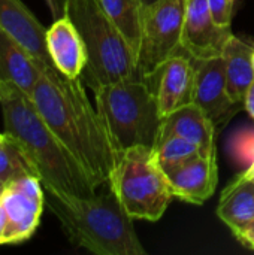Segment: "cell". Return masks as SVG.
Returning <instances> with one entry per match:
<instances>
[{
  "mask_svg": "<svg viewBox=\"0 0 254 255\" xmlns=\"http://www.w3.org/2000/svg\"><path fill=\"white\" fill-rule=\"evenodd\" d=\"M30 96L93 185H106L120 152L97 108L87 96L82 78L70 79L55 67H45Z\"/></svg>",
  "mask_w": 254,
  "mask_h": 255,
  "instance_id": "cell-1",
  "label": "cell"
},
{
  "mask_svg": "<svg viewBox=\"0 0 254 255\" xmlns=\"http://www.w3.org/2000/svg\"><path fill=\"white\" fill-rule=\"evenodd\" d=\"M3 131L27 157L46 193L85 197L97 191L85 170L49 128L31 96L12 82L0 81Z\"/></svg>",
  "mask_w": 254,
  "mask_h": 255,
  "instance_id": "cell-2",
  "label": "cell"
},
{
  "mask_svg": "<svg viewBox=\"0 0 254 255\" xmlns=\"http://www.w3.org/2000/svg\"><path fill=\"white\" fill-rule=\"evenodd\" d=\"M45 202L58 218L66 238L96 255H144L132 217L115 193L85 197H61L45 191Z\"/></svg>",
  "mask_w": 254,
  "mask_h": 255,
  "instance_id": "cell-3",
  "label": "cell"
},
{
  "mask_svg": "<svg viewBox=\"0 0 254 255\" xmlns=\"http://www.w3.org/2000/svg\"><path fill=\"white\" fill-rule=\"evenodd\" d=\"M64 13L72 19L87 48L84 84L100 85L138 76V60L100 0H64Z\"/></svg>",
  "mask_w": 254,
  "mask_h": 255,
  "instance_id": "cell-4",
  "label": "cell"
},
{
  "mask_svg": "<svg viewBox=\"0 0 254 255\" xmlns=\"http://www.w3.org/2000/svg\"><path fill=\"white\" fill-rule=\"evenodd\" d=\"M96 108L121 154L124 149L157 145L162 117L154 90L139 76H132L93 90Z\"/></svg>",
  "mask_w": 254,
  "mask_h": 255,
  "instance_id": "cell-5",
  "label": "cell"
},
{
  "mask_svg": "<svg viewBox=\"0 0 254 255\" xmlns=\"http://www.w3.org/2000/svg\"><path fill=\"white\" fill-rule=\"evenodd\" d=\"M108 185L133 220L159 221L174 199L154 149L144 145L130 146L120 154Z\"/></svg>",
  "mask_w": 254,
  "mask_h": 255,
  "instance_id": "cell-6",
  "label": "cell"
},
{
  "mask_svg": "<svg viewBox=\"0 0 254 255\" xmlns=\"http://www.w3.org/2000/svg\"><path fill=\"white\" fill-rule=\"evenodd\" d=\"M186 0H157L144 7L138 76L150 79L181 49Z\"/></svg>",
  "mask_w": 254,
  "mask_h": 255,
  "instance_id": "cell-7",
  "label": "cell"
},
{
  "mask_svg": "<svg viewBox=\"0 0 254 255\" xmlns=\"http://www.w3.org/2000/svg\"><path fill=\"white\" fill-rule=\"evenodd\" d=\"M0 200L7 217L3 245H18L28 241L39 227L43 205L46 203L40 179L27 175L10 181L6 184Z\"/></svg>",
  "mask_w": 254,
  "mask_h": 255,
  "instance_id": "cell-8",
  "label": "cell"
},
{
  "mask_svg": "<svg viewBox=\"0 0 254 255\" xmlns=\"http://www.w3.org/2000/svg\"><path fill=\"white\" fill-rule=\"evenodd\" d=\"M195 94L193 103H196L214 123V126H223L229 121L235 112L243 106L232 100L228 91L226 67L223 55L195 60Z\"/></svg>",
  "mask_w": 254,
  "mask_h": 255,
  "instance_id": "cell-9",
  "label": "cell"
},
{
  "mask_svg": "<svg viewBox=\"0 0 254 255\" xmlns=\"http://www.w3.org/2000/svg\"><path fill=\"white\" fill-rule=\"evenodd\" d=\"M231 36V27H222L214 21L208 0H186L181 49L189 57L205 60L223 55Z\"/></svg>",
  "mask_w": 254,
  "mask_h": 255,
  "instance_id": "cell-10",
  "label": "cell"
},
{
  "mask_svg": "<svg viewBox=\"0 0 254 255\" xmlns=\"http://www.w3.org/2000/svg\"><path fill=\"white\" fill-rule=\"evenodd\" d=\"M163 170L169 179L174 197L193 205H202L210 200L219 182L217 155H198Z\"/></svg>",
  "mask_w": 254,
  "mask_h": 255,
  "instance_id": "cell-11",
  "label": "cell"
},
{
  "mask_svg": "<svg viewBox=\"0 0 254 255\" xmlns=\"http://www.w3.org/2000/svg\"><path fill=\"white\" fill-rule=\"evenodd\" d=\"M157 88L154 90L160 117L165 118L174 111L193 103L195 64L184 51L172 55L159 72Z\"/></svg>",
  "mask_w": 254,
  "mask_h": 255,
  "instance_id": "cell-12",
  "label": "cell"
},
{
  "mask_svg": "<svg viewBox=\"0 0 254 255\" xmlns=\"http://www.w3.org/2000/svg\"><path fill=\"white\" fill-rule=\"evenodd\" d=\"M46 49L54 67L64 76L81 78L87 66V48L72 19L64 13L46 28Z\"/></svg>",
  "mask_w": 254,
  "mask_h": 255,
  "instance_id": "cell-13",
  "label": "cell"
},
{
  "mask_svg": "<svg viewBox=\"0 0 254 255\" xmlns=\"http://www.w3.org/2000/svg\"><path fill=\"white\" fill-rule=\"evenodd\" d=\"M0 25L43 66H54L46 49V28L21 0H0Z\"/></svg>",
  "mask_w": 254,
  "mask_h": 255,
  "instance_id": "cell-14",
  "label": "cell"
},
{
  "mask_svg": "<svg viewBox=\"0 0 254 255\" xmlns=\"http://www.w3.org/2000/svg\"><path fill=\"white\" fill-rule=\"evenodd\" d=\"M171 136H181L193 142L202 155H217L214 143L216 126L196 103L186 105L162 118L157 143Z\"/></svg>",
  "mask_w": 254,
  "mask_h": 255,
  "instance_id": "cell-15",
  "label": "cell"
},
{
  "mask_svg": "<svg viewBox=\"0 0 254 255\" xmlns=\"http://www.w3.org/2000/svg\"><path fill=\"white\" fill-rule=\"evenodd\" d=\"M45 67L0 25V81L12 82L31 94Z\"/></svg>",
  "mask_w": 254,
  "mask_h": 255,
  "instance_id": "cell-16",
  "label": "cell"
},
{
  "mask_svg": "<svg viewBox=\"0 0 254 255\" xmlns=\"http://www.w3.org/2000/svg\"><path fill=\"white\" fill-rule=\"evenodd\" d=\"M217 215L237 236L254 221V179L238 175L222 193Z\"/></svg>",
  "mask_w": 254,
  "mask_h": 255,
  "instance_id": "cell-17",
  "label": "cell"
},
{
  "mask_svg": "<svg viewBox=\"0 0 254 255\" xmlns=\"http://www.w3.org/2000/svg\"><path fill=\"white\" fill-rule=\"evenodd\" d=\"M253 52L254 46L234 34L228 40L223 51L229 96L235 103L243 106L246 94L254 81Z\"/></svg>",
  "mask_w": 254,
  "mask_h": 255,
  "instance_id": "cell-18",
  "label": "cell"
},
{
  "mask_svg": "<svg viewBox=\"0 0 254 255\" xmlns=\"http://www.w3.org/2000/svg\"><path fill=\"white\" fill-rule=\"evenodd\" d=\"M118 30L129 42L132 51L139 54L141 33H142V13L144 6L141 0H100Z\"/></svg>",
  "mask_w": 254,
  "mask_h": 255,
  "instance_id": "cell-19",
  "label": "cell"
},
{
  "mask_svg": "<svg viewBox=\"0 0 254 255\" xmlns=\"http://www.w3.org/2000/svg\"><path fill=\"white\" fill-rule=\"evenodd\" d=\"M27 175H34L27 157L10 136L0 133V179L9 184Z\"/></svg>",
  "mask_w": 254,
  "mask_h": 255,
  "instance_id": "cell-20",
  "label": "cell"
},
{
  "mask_svg": "<svg viewBox=\"0 0 254 255\" xmlns=\"http://www.w3.org/2000/svg\"><path fill=\"white\" fill-rule=\"evenodd\" d=\"M154 154L162 169H168L171 166H177L190 158L202 155L199 148L193 142L181 136H171L160 140L154 146Z\"/></svg>",
  "mask_w": 254,
  "mask_h": 255,
  "instance_id": "cell-21",
  "label": "cell"
},
{
  "mask_svg": "<svg viewBox=\"0 0 254 255\" xmlns=\"http://www.w3.org/2000/svg\"><path fill=\"white\" fill-rule=\"evenodd\" d=\"M208 6H210L214 21L219 25L231 27L232 7H234V3L231 0H208Z\"/></svg>",
  "mask_w": 254,
  "mask_h": 255,
  "instance_id": "cell-22",
  "label": "cell"
},
{
  "mask_svg": "<svg viewBox=\"0 0 254 255\" xmlns=\"http://www.w3.org/2000/svg\"><path fill=\"white\" fill-rule=\"evenodd\" d=\"M244 247H247V248H250V250H253L254 251V221L253 223H250L240 235H237L235 236Z\"/></svg>",
  "mask_w": 254,
  "mask_h": 255,
  "instance_id": "cell-23",
  "label": "cell"
},
{
  "mask_svg": "<svg viewBox=\"0 0 254 255\" xmlns=\"http://www.w3.org/2000/svg\"><path fill=\"white\" fill-rule=\"evenodd\" d=\"M49 12L52 13L54 19L64 15V0H45Z\"/></svg>",
  "mask_w": 254,
  "mask_h": 255,
  "instance_id": "cell-24",
  "label": "cell"
},
{
  "mask_svg": "<svg viewBox=\"0 0 254 255\" xmlns=\"http://www.w3.org/2000/svg\"><path fill=\"white\" fill-rule=\"evenodd\" d=\"M244 108L247 109V112L250 114V117L254 121V81L252 82L247 94H246V100H244Z\"/></svg>",
  "mask_w": 254,
  "mask_h": 255,
  "instance_id": "cell-25",
  "label": "cell"
},
{
  "mask_svg": "<svg viewBox=\"0 0 254 255\" xmlns=\"http://www.w3.org/2000/svg\"><path fill=\"white\" fill-rule=\"evenodd\" d=\"M6 226H7V217H6L4 206H3V203H1V200H0V247L3 245V241H4Z\"/></svg>",
  "mask_w": 254,
  "mask_h": 255,
  "instance_id": "cell-26",
  "label": "cell"
},
{
  "mask_svg": "<svg viewBox=\"0 0 254 255\" xmlns=\"http://www.w3.org/2000/svg\"><path fill=\"white\" fill-rule=\"evenodd\" d=\"M246 172H247V175H249V176H252V178L254 179V160H253V163H252V166L249 167V170H246Z\"/></svg>",
  "mask_w": 254,
  "mask_h": 255,
  "instance_id": "cell-27",
  "label": "cell"
},
{
  "mask_svg": "<svg viewBox=\"0 0 254 255\" xmlns=\"http://www.w3.org/2000/svg\"><path fill=\"white\" fill-rule=\"evenodd\" d=\"M154 1H157V0H141V3H142V6H144V7H147V6L153 4Z\"/></svg>",
  "mask_w": 254,
  "mask_h": 255,
  "instance_id": "cell-28",
  "label": "cell"
},
{
  "mask_svg": "<svg viewBox=\"0 0 254 255\" xmlns=\"http://www.w3.org/2000/svg\"><path fill=\"white\" fill-rule=\"evenodd\" d=\"M4 188H6V184L0 179V196H1V193L4 191Z\"/></svg>",
  "mask_w": 254,
  "mask_h": 255,
  "instance_id": "cell-29",
  "label": "cell"
},
{
  "mask_svg": "<svg viewBox=\"0 0 254 255\" xmlns=\"http://www.w3.org/2000/svg\"><path fill=\"white\" fill-rule=\"evenodd\" d=\"M253 64H254V52H253Z\"/></svg>",
  "mask_w": 254,
  "mask_h": 255,
  "instance_id": "cell-30",
  "label": "cell"
},
{
  "mask_svg": "<svg viewBox=\"0 0 254 255\" xmlns=\"http://www.w3.org/2000/svg\"><path fill=\"white\" fill-rule=\"evenodd\" d=\"M231 1H232V3H235V0H231Z\"/></svg>",
  "mask_w": 254,
  "mask_h": 255,
  "instance_id": "cell-31",
  "label": "cell"
}]
</instances>
